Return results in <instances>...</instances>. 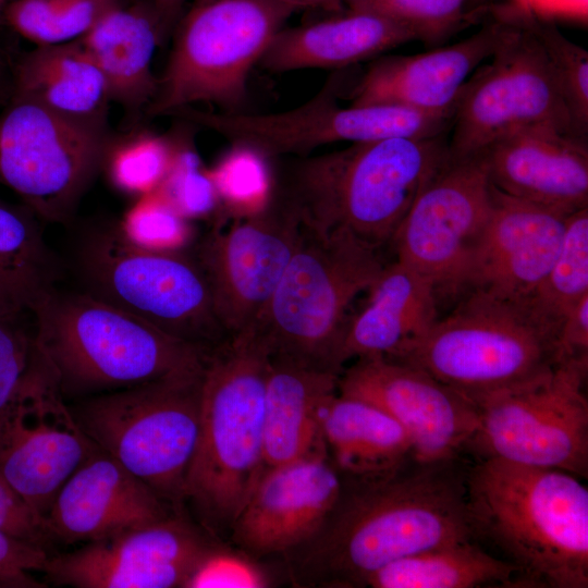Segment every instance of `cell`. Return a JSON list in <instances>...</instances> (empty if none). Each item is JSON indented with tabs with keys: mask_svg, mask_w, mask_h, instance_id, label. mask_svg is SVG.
Returning <instances> with one entry per match:
<instances>
[{
	"mask_svg": "<svg viewBox=\"0 0 588 588\" xmlns=\"http://www.w3.org/2000/svg\"><path fill=\"white\" fill-rule=\"evenodd\" d=\"M269 352L253 328L209 350L203 373L199 431L184 502L221 540L266 470L265 392Z\"/></svg>",
	"mask_w": 588,
	"mask_h": 588,
	"instance_id": "obj_4",
	"label": "cell"
},
{
	"mask_svg": "<svg viewBox=\"0 0 588 588\" xmlns=\"http://www.w3.org/2000/svg\"><path fill=\"white\" fill-rule=\"evenodd\" d=\"M269 159L250 146L231 144L230 149L209 170L219 200L230 216L258 211L272 199L275 185Z\"/></svg>",
	"mask_w": 588,
	"mask_h": 588,
	"instance_id": "obj_37",
	"label": "cell"
},
{
	"mask_svg": "<svg viewBox=\"0 0 588 588\" xmlns=\"http://www.w3.org/2000/svg\"><path fill=\"white\" fill-rule=\"evenodd\" d=\"M32 318L36 343L64 397L95 396L196 369L210 350L84 291L52 289Z\"/></svg>",
	"mask_w": 588,
	"mask_h": 588,
	"instance_id": "obj_5",
	"label": "cell"
},
{
	"mask_svg": "<svg viewBox=\"0 0 588 588\" xmlns=\"http://www.w3.org/2000/svg\"><path fill=\"white\" fill-rule=\"evenodd\" d=\"M519 587L516 569L476 540L442 544L399 559L371 574L370 588ZM520 588V587H519Z\"/></svg>",
	"mask_w": 588,
	"mask_h": 588,
	"instance_id": "obj_31",
	"label": "cell"
},
{
	"mask_svg": "<svg viewBox=\"0 0 588 588\" xmlns=\"http://www.w3.org/2000/svg\"><path fill=\"white\" fill-rule=\"evenodd\" d=\"M587 362H565L473 403L468 453L588 477Z\"/></svg>",
	"mask_w": 588,
	"mask_h": 588,
	"instance_id": "obj_11",
	"label": "cell"
},
{
	"mask_svg": "<svg viewBox=\"0 0 588 588\" xmlns=\"http://www.w3.org/2000/svg\"><path fill=\"white\" fill-rule=\"evenodd\" d=\"M326 452L341 478L387 474L414 458L403 427L378 406L336 392L321 415Z\"/></svg>",
	"mask_w": 588,
	"mask_h": 588,
	"instance_id": "obj_30",
	"label": "cell"
},
{
	"mask_svg": "<svg viewBox=\"0 0 588 588\" xmlns=\"http://www.w3.org/2000/svg\"><path fill=\"white\" fill-rule=\"evenodd\" d=\"M0 530L46 550L50 540L45 518L0 475Z\"/></svg>",
	"mask_w": 588,
	"mask_h": 588,
	"instance_id": "obj_44",
	"label": "cell"
},
{
	"mask_svg": "<svg viewBox=\"0 0 588 588\" xmlns=\"http://www.w3.org/2000/svg\"><path fill=\"white\" fill-rule=\"evenodd\" d=\"M493 186L565 213L588 207V148L584 137L548 126L517 130L479 154Z\"/></svg>",
	"mask_w": 588,
	"mask_h": 588,
	"instance_id": "obj_24",
	"label": "cell"
},
{
	"mask_svg": "<svg viewBox=\"0 0 588 588\" xmlns=\"http://www.w3.org/2000/svg\"><path fill=\"white\" fill-rule=\"evenodd\" d=\"M351 11L393 21L416 40L434 45L476 20L485 8L478 0H343Z\"/></svg>",
	"mask_w": 588,
	"mask_h": 588,
	"instance_id": "obj_36",
	"label": "cell"
},
{
	"mask_svg": "<svg viewBox=\"0 0 588 588\" xmlns=\"http://www.w3.org/2000/svg\"><path fill=\"white\" fill-rule=\"evenodd\" d=\"M558 364L588 363V295L584 296L563 317L556 341Z\"/></svg>",
	"mask_w": 588,
	"mask_h": 588,
	"instance_id": "obj_45",
	"label": "cell"
},
{
	"mask_svg": "<svg viewBox=\"0 0 588 588\" xmlns=\"http://www.w3.org/2000/svg\"><path fill=\"white\" fill-rule=\"evenodd\" d=\"M118 0H11L1 24L36 46L83 37Z\"/></svg>",
	"mask_w": 588,
	"mask_h": 588,
	"instance_id": "obj_33",
	"label": "cell"
},
{
	"mask_svg": "<svg viewBox=\"0 0 588 588\" xmlns=\"http://www.w3.org/2000/svg\"><path fill=\"white\" fill-rule=\"evenodd\" d=\"M174 155L173 135L137 131L107 146L103 166L113 185L127 194L156 192L164 180Z\"/></svg>",
	"mask_w": 588,
	"mask_h": 588,
	"instance_id": "obj_34",
	"label": "cell"
},
{
	"mask_svg": "<svg viewBox=\"0 0 588 588\" xmlns=\"http://www.w3.org/2000/svg\"><path fill=\"white\" fill-rule=\"evenodd\" d=\"M463 458H415L367 478H342L340 494L315 534L282 555L296 587L359 588L399 559L475 540Z\"/></svg>",
	"mask_w": 588,
	"mask_h": 588,
	"instance_id": "obj_1",
	"label": "cell"
},
{
	"mask_svg": "<svg viewBox=\"0 0 588 588\" xmlns=\"http://www.w3.org/2000/svg\"><path fill=\"white\" fill-rule=\"evenodd\" d=\"M481 4L489 1V0H478Z\"/></svg>",
	"mask_w": 588,
	"mask_h": 588,
	"instance_id": "obj_51",
	"label": "cell"
},
{
	"mask_svg": "<svg viewBox=\"0 0 588 588\" xmlns=\"http://www.w3.org/2000/svg\"><path fill=\"white\" fill-rule=\"evenodd\" d=\"M474 538L514 566L522 588L588 587V489L560 469L497 457L466 473Z\"/></svg>",
	"mask_w": 588,
	"mask_h": 588,
	"instance_id": "obj_2",
	"label": "cell"
},
{
	"mask_svg": "<svg viewBox=\"0 0 588 588\" xmlns=\"http://www.w3.org/2000/svg\"><path fill=\"white\" fill-rule=\"evenodd\" d=\"M189 133L173 134L174 155L157 192L184 218L203 217L220 204L209 170L188 139Z\"/></svg>",
	"mask_w": 588,
	"mask_h": 588,
	"instance_id": "obj_39",
	"label": "cell"
},
{
	"mask_svg": "<svg viewBox=\"0 0 588 588\" xmlns=\"http://www.w3.org/2000/svg\"><path fill=\"white\" fill-rule=\"evenodd\" d=\"M338 379L339 375L269 356L264 418L266 469L324 446L321 415L338 392Z\"/></svg>",
	"mask_w": 588,
	"mask_h": 588,
	"instance_id": "obj_28",
	"label": "cell"
},
{
	"mask_svg": "<svg viewBox=\"0 0 588 588\" xmlns=\"http://www.w3.org/2000/svg\"><path fill=\"white\" fill-rule=\"evenodd\" d=\"M449 157L445 134L353 143L305 156L278 192L303 226L320 234L346 231L379 249L391 243L417 196Z\"/></svg>",
	"mask_w": 588,
	"mask_h": 588,
	"instance_id": "obj_3",
	"label": "cell"
},
{
	"mask_svg": "<svg viewBox=\"0 0 588 588\" xmlns=\"http://www.w3.org/2000/svg\"><path fill=\"white\" fill-rule=\"evenodd\" d=\"M77 270L84 292L172 336L207 348L230 338L193 254L147 249L107 226L82 241Z\"/></svg>",
	"mask_w": 588,
	"mask_h": 588,
	"instance_id": "obj_10",
	"label": "cell"
},
{
	"mask_svg": "<svg viewBox=\"0 0 588 588\" xmlns=\"http://www.w3.org/2000/svg\"><path fill=\"white\" fill-rule=\"evenodd\" d=\"M465 293L418 344L393 359L427 371L470 402L558 364L561 322L532 298L511 299L475 289Z\"/></svg>",
	"mask_w": 588,
	"mask_h": 588,
	"instance_id": "obj_7",
	"label": "cell"
},
{
	"mask_svg": "<svg viewBox=\"0 0 588 588\" xmlns=\"http://www.w3.org/2000/svg\"><path fill=\"white\" fill-rule=\"evenodd\" d=\"M204 366L72 408L99 449L177 509L198 439Z\"/></svg>",
	"mask_w": 588,
	"mask_h": 588,
	"instance_id": "obj_9",
	"label": "cell"
},
{
	"mask_svg": "<svg viewBox=\"0 0 588 588\" xmlns=\"http://www.w3.org/2000/svg\"><path fill=\"white\" fill-rule=\"evenodd\" d=\"M297 11L299 10H316L323 13L335 14L346 10L343 0H282Z\"/></svg>",
	"mask_w": 588,
	"mask_h": 588,
	"instance_id": "obj_48",
	"label": "cell"
},
{
	"mask_svg": "<svg viewBox=\"0 0 588 588\" xmlns=\"http://www.w3.org/2000/svg\"><path fill=\"white\" fill-rule=\"evenodd\" d=\"M492 209L466 291L530 299L560 250L571 213L505 194L491 184Z\"/></svg>",
	"mask_w": 588,
	"mask_h": 588,
	"instance_id": "obj_21",
	"label": "cell"
},
{
	"mask_svg": "<svg viewBox=\"0 0 588 588\" xmlns=\"http://www.w3.org/2000/svg\"><path fill=\"white\" fill-rule=\"evenodd\" d=\"M111 136L108 124L11 96L0 112V184L40 220L68 223L102 168Z\"/></svg>",
	"mask_w": 588,
	"mask_h": 588,
	"instance_id": "obj_12",
	"label": "cell"
},
{
	"mask_svg": "<svg viewBox=\"0 0 588 588\" xmlns=\"http://www.w3.org/2000/svg\"><path fill=\"white\" fill-rule=\"evenodd\" d=\"M11 77V96L75 120L108 124L107 83L79 39L36 46L17 59Z\"/></svg>",
	"mask_w": 588,
	"mask_h": 588,
	"instance_id": "obj_29",
	"label": "cell"
},
{
	"mask_svg": "<svg viewBox=\"0 0 588 588\" xmlns=\"http://www.w3.org/2000/svg\"><path fill=\"white\" fill-rule=\"evenodd\" d=\"M183 512L49 556V579L76 588H186L203 558L220 544Z\"/></svg>",
	"mask_w": 588,
	"mask_h": 588,
	"instance_id": "obj_18",
	"label": "cell"
},
{
	"mask_svg": "<svg viewBox=\"0 0 588 588\" xmlns=\"http://www.w3.org/2000/svg\"><path fill=\"white\" fill-rule=\"evenodd\" d=\"M366 293V304L346 324L343 364L360 357L399 358L439 319L438 294L431 281L396 259L384 264Z\"/></svg>",
	"mask_w": 588,
	"mask_h": 588,
	"instance_id": "obj_25",
	"label": "cell"
},
{
	"mask_svg": "<svg viewBox=\"0 0 588 588\" xmlns=\"http://www.w3.org/2000/svg\"><path fill=\"white\" fill-rule=\"evenodd\" d=\"M301 229L297 215L274 189L262 209L221 219L196 245L193 256L228 336L255 324L296 249Z\"/></svg>",
	"mask_w": 588,
	"mask_h": 588,
	"instance_id": "obj_16",
	"label": "cell"
},
{
	"mask_svg": "<svg viewBox=\"0 0 588 588\" xmlns=\"http://www.w3.org/2000/svg\"><path fill=\"white\" fill-rule=\"evenodd\" d=\"M491 209L482 157H449L397 228L390 243L396 260L430 280L438 295L465 292Z\"/></svg>",
	"mask_w": 588,
	"mask_h": 588,
	"instance_id": "obj_15",
	"label": "cell"
},
{
	"mask_svg": "<svg viewBox=\"0 0 588 588\" xmlns=\"http://www.w3.org/2000/svg\"><path fill=\"white\" fill-rule=\"evenodd\" d=\"M502 10L538 21H568L587 25L588 0H509Z\"/></svg>",
	"mask_w": 588,
	"mask_h": 588,
	"instance_id": "obj_46",
	"label": "cell"
},
{
	"mask_svg": "<svg viewBox=\"0 0 588 588\" xmlns=\"http://www.w3.org/2000/svg\"><path fill=\"white\" fill-rule=\"evenodd\" d=\"M120 229L132 243L152 250H176L188 235L185 218L157 191L140 196Z\"/></svg>",
	"mask_w": 588,
	"mask_h": 588,
	"instance_id": "obj_40",
	"label": "cell"
},
{
	"mask_svg": "<svg viewBox=\"0 0 588 588\" xmlns=\"http://www.w3.org/2000/svg\"><path fill=\"white\" fill-rule=\"evenodd\" d=\"M296 11L282 0H191L146 113L172 115L199 103L243 111L252 70Z\"/></svg>",
	"mask_w": 588,
	"mask_h": 588,
	"instance_id": "obj_8",
	"label": "cell"
},
{
	"mask_svg": "<svg viewBox=\"0 0 588 588\" xmlns=\"http://www.w3.org/2000/svg\"><path fill=\"white\" fill-rule=\"evenodd\" d=\"M342 478L318 449L265 470L229 538L252 559L284 555L309 539L334 505Z\"/></svg>",
	"mask_w": 588,
	"mask_h": 588,
	"instance_id": "obj_20",
	"label": "cell"
},
{
	"mask_svg": "<svg viewBox=\"0 0 588 588\" xmlns=\"http://www.w3.org/2000/svg\"><path fill=\"white\" fill-rule=\"evenodd\" d=\"M37 353L32 314L0 316V420L20 393Z\"/></svg>",
	"mask_w": 588,
	"mask_h": 588,
	"instance_id": "obj_41",
	"label": "cell"
},
{
	"mask_svg": "<svg viewBox=\"0 0 588 588\" xmlns=\"http://www.w3.org/2000/svg\"><path fill=\"white\" fill-rule=\"evenodd\" d=\"M505 26V20L497 16L453 45L373 60L351 90V105H396L428 112H455L468 76L491 57Z\"/></svg>",
	"mask_w": 588,
	"mask_h": 588,
	"instance_id": "obj_23",
	"label": "cell"
},
{
	"mask_svg": "<svg viewBox=\"0 0 588 588\" xmlns=\"http://www.w3.org/2000/svg\"><path fill=\"white\" fill-rule=\"evenodd\" d=\"M191 0H151L156 12L162 45L171 37L172 30Z\"/></svg>",
	"mask_w": 588,
	"mask_h": 588,
	"instance_id": "obj_47",
	"label": "cell"
},
{
	"mask_svg": "<svg viewBox=\"0 0 588 588\" xmlns=\"http://www.w3.org/2000/svg\"><path fill=\"white\" fill-rule=\"evenodd\" d=\"M179 512L97 446L59 489L45 524L52 539L91 542Z\"/></svg>",
	"mask_w": 588,
	"mask_h": 588,
	"instance_id": "obj_22",
	"label": "cell"
},
{
	"mask_svg": "<svg viewBox=\"0 0 588 588\" xmlns=\"http://www.w3.org/2000/svg\"><path fill=\"white\" fill-rule=\"evenodd\" d=\"M47 551L0 530V585L13 588L44 587L32 573L44 572Z\"/></svg>",
	"mask_w": 588,
	"mask_h": 588,
	"instance_id": "obj_43",
	"label": "cell"
},
{
	"mask_svg": "<svg viewBox=\"0 0 588 588\" xmlns=\"http://www.w3.org/2000/svg\"><path fill=\"white\" fill-rule=\"evenodd\" d=\"M270 583L269 575L254 559L220 543L203 558L186 588L267 587Z\"/></svg>",
	"mask_w": 588,
	"mask_h": 588,
	"instance_id": "obj_42",
	"label": "cell"
},
{
	"mask_svg": "<svg viewBox=\"0 0 588 588\" xmlns=\"http://www.w3.org/2000/svg\"><path fill=\"white\" fill-rule=\"evenodd\" d=\"M79 40L100 69L110 101L131 117L146 112L158 90L152 59L162 46L151 0H118Z\"/></svg>",
	"mask_w": 588,
	"mask_h": 588,
	"instance_id": "obj_26",
	"label": "cell"
},
{
	"mask_svg": "<svg viewBox=\"0 0 588 588\" xmlns=\"http://www.w3.org/2000/svg\"><path fill=\"white\" fill-rule=\"evenodd\" d=\"M495 15L506 26L491 61L464 85L451 126L449 154L453 159L475 156L526 127L548 126L576 135L536 36L517 16L502 11Z\"/></svg>",
	"mask_w": 588,
	"mask_h": 588,
	"instance_id": "obj_13",
	"label": "cell"
},
{
	"mask_svg": "<svg viewBox=\"0 0 588 588\" xmlns=\"http://www.w3.org/2000/svg\"><path fill=\"white\" fill-rule=\"evenodd\" d=\"M338 392L367 401L406 431L414 458H463L478 428L475 404L427 371L385 357H360L342 370Z\"/></svg>",
	"mask_w": 588,
	"mask_h": 588,
	"instance_id": "obj_19",
	"label": "cell"
},
{
	"mask_svg": "<svg viewBox=\"0 0 588 588\" xmlns=\"http://www.w3.org/2000/svg\"><path fill=\"white\" fill-rule=\"evenodd\" d=\"M12 91V77L3 63L0 62V103L8 102Z\"/></svg>",
	"mask_w": 588,
	"mask_h": 588,
	"instance_id": "obj_49",
	"label": "cell"
},
{
	"mask_svg": "<svg viewBox=\"0 0 588 588\" xmlns=\"http://www.w3.org/2000/svg\"><path fill=\"white\" fill-rule=\"evenodd\" d=\"M345 84L341 70L303 105L274 113L204 111L186 108L173 115L203 126L231 144L250 146L269 158L308 156L318 147L338 142L363 143L393 137L426 138L442 134L443 113L396 105L342 107Z\"/></svg>",
	"mask_w": 588,
	"mask_h": 588,
	"instance_id": "obj_14",
	"label": "cell"
},
{
	"mask_svg": "<svg viewBox=\"0 0 588 588\" xmlns=\"http://www.w3.org/2000/svg\"><path fill=\"white\" fill-rule=\"evenodd\" d=\"M96 448L66 406L58 378L39 350L0 420V475L45 518L59 489Z\"/></svg>",
	"mask_w": 588,
	"mask_h": 588,
	"instance_id": "obj_17",
	"label": "cell"
},
{
	"mask_svg": "<svg viewBox=\"0 0 588 588\" xmlns=\"http://www.w3.org/2000/svg\"><path fill=\"white\" fill-rule=\"evenodd\" d=\"M383 266L378 249L346 231L320 234L302 225L296 249L252 327L269 356L340 376L348 308Z\"/></svg>",
	"mask_w": 588,
	"mask_h": 588,
	"instance_id": "obj_6",
	"label": "cell"
},
{
	"mask_svg": "<svg viewBox=\"0 0 588 588\" xmlns=\"http://www.w3.org/2000/svg\"><path fill=\"white\" fill-rule=\"evenodd\" d=\"M412 40H416L414 34L393 21L346 9L318 21L284 26L259 65L273 73L339 71Z\"/></svg>",
	"mask_w": 588,
	"mask_h": 588,
	"instance_id": "obj_27",
	"label": "cell"
},
{
	"mask_svg": "<svg viewBox=\"0 0 588 588\" xmlns=\"http://www.w3.org/2000/svg\"><path fill=\"white\" fill-rule=\"evenodd\" d=\"M512 15L517 16L540 42L566 105L573 130L577 136L585 138L588 131L587 51L567 39L555 23Z\"/></svg>",
	"mask_w": 588,
	"mask_h": 588,
	"instance_id": "obj_38",
	"label": "cell"
},
{
	"mask_svg": "<svg viewBox=\"0 0 588 588\" xmlns=\"http://www.w3.org/2000/svg\"><path fill=\"white\" fill-rule=\"evenodd\" d=\"M586 295L588 207L567 217L560 250L532 299L547 315L561 322L564 315Z\"/></svg>",
	"mask_w": 588,
	"mask_h": 588,
	"instance_id": "obj_35",
	"label": "cell"
},
{
	"mask_svg": "<svg viewBox=\"0 0 588 588\" xmlns=\"http://www.w3.org/2000/svg\"><path fill=\"white\" fill-rule=\"evenodd\" d=\"M39 220L24 204L0 197V316L32 314L56 287L58 265Z\"/></svg>",
	"mask_w": 588,
	"mask_h": 588,
	"instance_id": "obj_32",
	"label": "cell"
},
{
	"mask_svg": "<svg viewBox=\"0 0 588 588\" xmlns=\"http://www.w3.org/2000/svg\"><path fill=\"white\" fill-rule=\"evenodd\" d=\"M11 0H0V25H1V17H2L3 10L5 9L7 4Z\"/></svg>",
	"mask_w": 588,
	"mask_h": 588,
	"instance_id": "obj_50",
	"label": "cell"
}]
</instances>
